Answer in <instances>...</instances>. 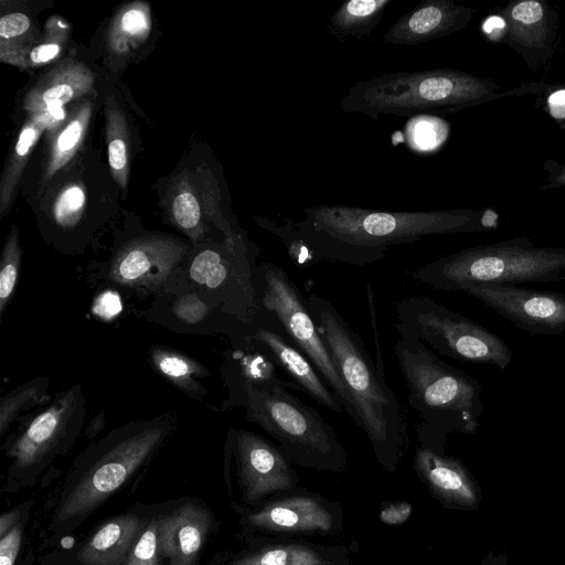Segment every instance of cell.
Masks as SVG:
<instances>
[{
	"mask_svg": "<svg viewBox=\"0 0 565 565\" xmlns=\"http://www.w3.org/2000/svg\"><path fill=\"white\" fill-rule=\"evenodd\" d=\"M565 186V164H555L548 169V177L546 182L541 186V190L556 189Z\"/></svg>",
	"mask_w": 565,
	"mask_h": 565,
	"instance_id": "cell-43",
	"label": "cell"
},
{
	"mask_svg": "<svg viewBox=\"0 0 565 565\" xmlns=\"http://www.w3.org/2000/svg\"><path fill=\"white\" fill-rule=\"evenodd\" d=\"M86 195L78 184L66 186L55 200L53 217L55 223L63 228L75 226L84 210Z\"/></svg>",
	"mask_w": 565,
	"mask_h": 565,
	"instance_id": "cell-34",
	"label": "cell"
},
{
	"mask_svg": "<svg viewBox=\"0 0 565 565\" xmlns=\"http://www.w3.org/2000/svg\"><path fill=\"white\" fill-rule=\"evenodd\" d=\"M565 271L564 247H536L529 237L465 248L408 270L416 282L445 291L486 284L551 282Z\"/></svg>",
	"mask_w": 565,
	"mask_h": 565,
	"instance_id": "cell-6",
	"label": "cell"
},
{
	"mask_svg": "<svg viewBox=\"0 0 565 565\" xmlns=\"http://www.w3.org/2000/svg\"><path fill=\"white\" fill-rule=\"evenodd\" d=\"M212 523L211 513L194 503L182 504L160 518L161 556L168 557L170 565H195Z\"/></svg>",
	"mask_w": 565,
	"mask_h": 565,
	"instance_id": "cell-20",
	"label": "cell"
},
{
	"mask_svg": "<svg viewBox=\"0 0 565 565\" xmlns=\"http://www.w3.org/2000/svg\"><path fill=\"white\" fill-rule=\"evenodd\" d=\"M178 415L129 422L92 444L76 460L72 486L56 510L55 523L78 521L113 495L177 429Z\"/></svg>",
	"mask_w": 565,
	"mask_h": 565,
	"instance_id": "cell-4",
	"label": "cell"
},
{
	"mask_svg": "<svg viewBox=\"0 0 565 565\" xmlns=\"http://www.w3.org/2000/svg\"><path fill=\"white\" fill-rule=\"evenodd\" d=\"M413 468L418 479L444 507L467 510L478 505V484L457 458L418 446L414 452Z\"/></svg>",
	"mask_w": 565,
	"mask_h": 565,
	"instance_id": "cell-16",
	"label": "cell"
},
{
	"mask_svg": "<svg viewBox=\"0 0 565 565\" xmlns=\"http://www.w3.org/2000/svg\"><path fill=\"white\" fill-rule=\"evenodd\" d=\"M393 0H348L330 17V31L337 38L367 36Z\"/></svg>",
	"mask_w": 565,
	"mask_h": 565,
	"instance_id": "cell-26",
	"label": "cell"
},
{
	"mask_svg": "<svg viewBox=\"0 0 565 565\" xmlns=\"http://www.w3.org/2000/svg\"><path fill=\"white\" fill-rule=\"evenodd\" d=\"M90 117V103L84 102L77 107L68 121L53 140L44 172V180L52 178L62 169L79 148Z\"/></svg>",
	"mask_w": 565,
	"mask_h": 565,
	"instance_id": "cell-27",
	"label": "cell"
},
{
	"mask_svg": "<svg viewBox=\"0 0 565 565\" xmlns=\"http://www.w3.org/2000/svg\"><path fill=\"white\" fill-rule=\"evenodd\" d=\"M525 332H565V294L507 284L470 286L463 290Z\"/></svg>",
	"mask_w": 565,
	"mask_h": 565,
	"instance_id": "cell-13",
	"label": "cell"
},
{
	"mask_svg": "<svg viewBox=\"0 0 565 565\" xmlns=\"http://www.w3.org/2000/svg\"><path fill=\"white\" fill-rule=\"evenodd\" d=\"M120 111L110 108L108 111V162L116 181L125 188L128 178V145L126 126Z\"/></svg>",
	"mask_w": 565,
	"mask_h": 565,
	"instance_id": "cell-29",
	"label": "cell"
},
{
	"mask_svg": "<svg viewBox=\"0 0 565 565\" xmlns=\"http://www.w3.org/2000/svg\"><path fill=\"white\" fill-rule=\"evenodd\" d=\"M250 548L228 565H355L344 545H328L308 540L254 539Z\"/></svg>",
	"mask_w": 565,
	"mask_h": 565,
	"instance_id": "cell-19",
	"label": "cell"
},
{
	"mask_svg": "<svg viewBox=\"0 0 565 565\" xmlns=\"http://www.w3.org/2000/svg\"><path fill=\"white\" fill-rule=\"evenodd\" d=\"M174 316L182 322L195 324L203 321L211 311V307L192 292L179 297L172 307Z\"/></svg>",
	"mask_w": 565,
	"mask_h": 565,
	"instance_id": "cell-36",
	"label": "cell"
},
{
	"mask_svg": "<svg viewBox=\"0 0 565 565\" xmlns=\"http://www.w3.org/2000/svg\"><path fill=\"white\" fill-rule=\"evenodd\" d=\"M31 26L30 18L22 12H10L0 19L1 42L17 39L25 34Z\"/></svg>",
	"mask_w": 565,
	"mask_h": 565,
	"instance_id": "cell-37",
	"label": "cell"
},
{
	"mask_svg": "<svg viewBox=\"0 0 565 565\" xmlns=\"http://www.w3.org/2000/svg\"><path fill=\"white\" fill-rule=\"evenodd\" d=\"M412 512L413 505L407 501L383 502L379 519L386 525H399L408 520Z\"/></svg>",
	"mask_w": 565,
	"mask_h": 565,
	"instance_id": "cell-38",
	"label": "cell"
},
{
	"mask_svg": "<svg viewBox=\"0 0 565 565\" xmlns=\"http://www.w3.org/2000/svg\"><path fill=\"white\" fill-rule=\"evenodd\" d=\"M171 213L175 224L193 239L202 234L201 207L194 193L183 186L173 198Z\"/></svg>",
	"mask_w": 565,
	"mask_h": 565,
	"instance_id": "cell-32",
	"label": "cell"
},
{
	"mask_svg": "<svg viewBox=\"0 0 565 565\" xmlns=\"http://www.w3.org/2000/svg\"><path fill=\"white\" fill-rule=\"evenodd\" d=\"M49 387L44 376L31 380L10 391L0 398V436L22 411H26L42 401Z\"/></svg>",
	"mask_w": 565,
	"mask_h": 565,
	"instance_id": "cell-28",
	"label": "cell"
},
{
	"mask_svg": "<svg viewBox=\"0 0 565 565\" xmlns=\"http://www.w3.org/2000/svg\"><path fill=\"white\" fill-rule=\"evenodd\" d=\"M242 524L254 539H338L344 519L338 501L301 487L256 507H245Z\"/></svg>",
	"mask_w": 565,
	"mask_h": 565,
	"instance_id": "cell-11",
	"label": "cell"
},
{
	"mask_svg": "<svg viewBox=\"0 0 565 565\" xmlns=\"http://www.w3.org/2000/svg\"><path fill=\"white\" fill-rule=\"evenodd\" d=\"M62 45L58 41H49L34 46L29 54L33 65H41L54 60L61 52Z\"/></svg>",
	"mask_w": 565,
	"mask_h": 565,
	"instance_id": "cell-40",
	"label": "cell"
},
{
	"mask_svg": "<svg viewBox=\"0 0 565 565\" xmlns=\"http://www.w3.org/2000/svg\"><path fill=\"white\" fill-rule=\"evenodd\" d=\"M547 111L551 117L565 130V89H557L546 98Z\"/></svg>",
	"mask_w": 565,
	"mask_h": 565,
	"instance_id": "cell-41",
	"label": "cell"
},
{
	"mask_svg": "<svg viewBox=\"0 0 565 565\" xmlns=\"http://www.w3.org/2000/svg\"><path fill=\"white\" fill-rule=\"evenodd\" d=\"M21 264L19 230L12 226L7 236L0 260V321L17 287Z\"/></svg>",
	"mask_w": 565,
	"mask_h": 565,
	"instance_id": "cell-30",
	"label": "cell"
},
{
	"mask_svg": "<svg viewBox=\"0 0 565 565\" xmlns=\"http://www.w3.org/2000/svg\"><path fill=\"white\" fill-rule=\"evenodd\" d=\"M233 379V404L243 405L245 388L252 386L279 385L286 388L299 387L290 380L278 373V367L271 356L258 343L249 340L231 354Z\"/></svg>",
	"mask_w": 565,
	"mask_h": 565,
	"instance_id": "cell-23",
	"label": "cell"
},
{
	"mask_svg": "<svg viewBox=\"0 0 565 565\" xmlns=\"http://www.w3.org/2000/svg\"><path fill=\"white\" fill-rule=\"evenodd\" d=\"M243 405L247 420L277 440L292 465L337 473L349 470L347 452L333 427L288 388L249 385Z\"/></svg>",
	"mask_w": 565,
	"mask_h": 565,
	"instance_id": "cell-7",
	"label": "cell"
},
{
	"mask_svg": "<svg viewBox=\"0 0 565 565\" xmlns=\"http://www.w3.org/2000/svg\"><path fill=\"white\" fill-rule=\"evenodd\" d=\"M94 76L82 63L64 61L45 74L24 97L29 115L50 114L60 122L65 117L64 105L93 87Z\"/></svg>",
	"mask_w": 565,
	"mask_h": 565,
	"instance_id": "cell-21",
	"label": "cell"
},
{
	"mask_svg": "<svg viewBox=\"0 0 565 565\" xmlns=\"http://www.w3.org/2000/svg\"><path fill=\"white\" fill-rule=\"evenodd\" d=\"M21 541L22 527L20 523L0 537V565H14L20 552Z\"/></svg>",
	"mask_w": 565,
	"mask_h": 565,
	"instance_id": "cell-39",
	"label": "cell"
},
{
	"mask_svg": "<svg viewBox=\"0 0 565 565\" xmlns=\"http://www.w3.org/2000/svg\"><path fill=\"white\" fill-rule=\"evenodd\" d=\"M142 529V521L136 514L115 516L85 542L77 559L83 565H122Z\"/></svg>",
	"mask_w": 565,
	"mask_h": 565,
	"instance_id": "cell-22",
	"label": "cell"
},
{
	"mask_svg": "<svg viewBox=\"0 0 565 565\" xmlns=\"http://www.w3.org/2000/svg\"><path fill=\"white\" fill-rule=\"evenodd\" d=\"M303 215L300 221L286 222L318 262L354 266L380 262L391 246L425 236L477 233L497 226L490 212L475 210L392 212L324 204L303 209Z\"/></svg>",
	"mask_w": 565,
	"mask_h": 565,
	"instance_id": "cell-1",
	"label": "cell"
},
{
	"mask_svg": "<svg viewBox=\"0 0 565 565\" xmlns=\"http://www.w3.org/2000/svg\"><path fill=\"white\" fill-rule=\"evenodd\" d=\"M394 353L407 388V398L419 416V446L445 452L448 434H475L483 411L481 386L469 374L438 358L417 340L399 339Z\"/></svg>",
	"mask_w": 565,
	"mask_h": 565,
	"instance_id": "cell-3",
	"label": "cell"
},
{
	"mask_svg": "<svg viewBox=\"0 0 565 565\" xmlns=\"http://www.w3.org/2000/svg\"><path fill=\"white\" fill-rule=\"evenodd\" d=\"M54 124H60V121L54 116L43 113L31 116L21 129L1 181L0 212L2 215L11 204L14 189L32 147L42 131Z\"/></svg>",
	"mask_w": 565,
	"mask_h": 565,
	"instance_id": "cell-25",
	"label": "cell"
},
{
	"mask_svg": "<svg viewBox=\"0 0 565 565\" xmlns=\"http://www.w3.org/2000/svg\"><path fill=\"white\" fill-rule=\"evenodd\" d=\"M118 34L127 39H141L146 36L150 28V19L147 9L131 7L126 9L117 23Z\"/></svg>",
	"mask_w": 565,
	"mask_h": 565,
	"instance_id": "cell-35",
	"label": "cell"
},
{
	"mask_svg": "<svg viewBox=\"0 0 565 565\" xmlns=\"http://www.w3.org/2000/svg\"><path fill=\"white\" fill-rule=\"evenodd\" d=\"M149 360L153 369L172 385L192 399L202 401L206 391L196 377L209 374L204 365L179 351L162 345L150 348Z\"/></svg>",
	"mask_w": 565,
	"mask_h": 565,
	"instance_id": "cell-24",
	"label": "cell"
},
{
	"mask_svg": "<svg viewBox=\"0 0 565 565\" xmlns=\"http://www.w3.org/2000/svg\"><path fill=\"white\" fill-rule=\"evenodd\" d=\"M482 565H507L505 557L499 556L492 559H487Z\"/></svg>",
	"mask_w": 565,
	"mask_h": 565,
	"instance_id": "cell-46",
	"label": "cell"
},
{
	"mask_svg": "<svg viewBox=\"0 0 565 565\" xmlns=\"http://www.w3.org/2000/svg\"><path fill=\"white\" fill-rule=\"evenodd\" d=\"M498 84L452 68L396 72L356 82L340 102V109L364 114L418 116L448 114L490 100Z\"/></svg>",
	"mask_w": 565,
	"mask_h": 565,
	"instance_id": "cell-5",
	"label": "cell"
},
{
	"mask_svg": "<svg viewBox=\"0 0 565 565\" xmlns=\"http://www.w3.org/2000/svg\"><path fill=\"white\" fill-rule=\"evenodd\" d=\"M318 331L348 390L358 424L369 438L379 465L394 472L409 448L405 408L382 372L339 310L319 295L307 297Z\"/></svg>",
	"mask_w": 565,
	"mask_h": 565,
	"instance_id": "cell-2",
	"label": "cell"
},
{
	"mask_svg": "<svg viewBox=\"0 0 565 565\" xmlns=\"http://www.w3.org/2000/svg\"><path fill=\"white\" fill-rule=\"evenodd\" d=\"M256 220L259 226L280 238L295 265L306 268L319 263L310 247L292 231L286 220L280 224L264 217Z\"/></svg>",
	"mask_w": 565,
	"mask_h": 565,
	"instance_id": "cell-31",
	"label": "cell"
},
{
	"mask_svg": "<svg viewBox=\"0 0 565 565\" xmlns=\"http://www.w3.org/2000/svg\"><path fill=\"white\" fill-rule=\"evenodd\" d=\"M159 519H152L142 529L122 565H159Z\"/></svg>",
	"mask_w": 565,
	"mask_h": 565,
	"instance_id": "cell-33",
	"label": "cell"
},
{
	"mask_svg": "<svg viewBox=\"0 0 565 565\" xmlns=\"http://www.w3.org/2000/svg\"><path fill=\"white\" fill-rule=\"evenodd\" d=\"M473 10L452 0H424L401 17L384 34L386 44L418 45L463 29Z\"/></svg>",
	"mask_w": 565,
	"mask_h": 565,
	"instance_id": "cell-17",
	"label": "cell"
},
{
	"mask_svg": "<svg viewBox=\"0 0 565 565\" xmlns=\"http://www.w3.org/2000/svg\"><path fill=\"white\" fill-rule=\"evenodd\" d=\"M120 309L119 300L116 295L107 294L100 297L96 305V311L98 315L109 318L118 312Z\"/></svg>",
	"mask_w": 565,
	"mask_h": 565,
	"instance_id": "cell-42",
	"label": "cell"
},
{
	"mask_svg": "<svg viewBox=\"0 0 565 565\" xmlns=\"http://www.w3.org/2000/svg\"><path fill=\"white\" fill-rule=\"evenodd\" d=\"M249 340L266 350L277 367L299 387V391L330 411L338 414L344 412L312 362L288 339L281 327H260Z\"/></svg>",
	"mask_w": 565,
	"mask_h": 565,
	"instance_id": "cell-18",
	"label": "cell"
},
{
	"mask_svg": "<svg viewBox=\"0 0 565 565\" xmlns=\"http://www.w3.org/2000/svg\"><path fill=\"white\" fill-rule=\"evenodd\" d=\"M227 447L235 459L243 504L256 507L299 488V478L281 448L254 431L232 428Z\"/></svg>",
	"mask_w": 565,
	"mask_h": 565,
	"instance_id": "cell-12",
	"label": "cell"
},
{
	"mask_svg": "<svg viewBox=\"0 0 565 565\" xmlns=\"http://www.w3.org/2000/svg\"><path fill=\"white\" fill-rule=\"evenodd\" d=\"M507 33L505 41L525 61L537 68L552 55L557 14L541 0L509 2L502 11Z\"/></svg>",
	"mask_w": 565,
	"mask_h": 565,
	"instance_id": "cell-15",
	"label": "cell"
},
{
	"mask_svg": "<svg viewBox=\"0 0 565 565\" xmlns=\"http://www.w3.org/2000/svg\"><path fill=\"white\" fill-rule=\"evenodd\" d=\"M85 413L86 399L79 384L57 393L7 447L9 472L17 478L35 476L54 457L64 455L78 437Z\"/></svg>",
	"mask_w": 565,
	"mask_h": 565,
	"instance_id": "cell-10",
	"label": "cell"
},
{
	"mask_svg": "<svg viewBox=\"0 0 565 565\" xmlns=\"http://www.w3.org/2000/svg\"><path fill=\"white\" fill-rule=\"evenodd\" d=\"M394 328L402 339L429 344L451 359L500 370L513 361L502 338L425 296L405 297L396 303Z\"/></svg>",
	"mask_w": 565,
	"mask_h": 565,
	"instance_id": "cell-8",
	"label": "cell"
},
{
	"mask_svg": "<svg viewBox=\"0 0 565 565\" xmlns=\"http://www.w3.org/2000/svg\"><path fill=\"white\" fill-rule=\"evenodd\" d=\"M19 519L20 511L18 509L3 513L0 518V537L11 531L19 523Z\"/></svg>",
	"mask_w": 565,
	"mask_h": 565,
	"instance_id": "cell-44",
	"label": "cell"
},
{
	"mask_svg": "<svg viewBox=\"0 0 565 565\" xmlns=\"http://www.w3.org/2000/svg\"><path fill=\"white\" fill-rule=\"evenodd\" d=\"M189 246L173 237L149 235L124 245L113 258L107 280L131 289L159 290L180 265Z\"/></svg>",
	"mask_w": 565,
	"mask_h": 565,
	"instance_id": "cell-14",
	"label": "cell"
},
{
	"mask_svg": "<svg viewBox=\"0 0 565 565\" xmlns=\"http://www.w3.org/2000/svg\"><path fill=\"white\" fill-rule=\"evenodd\" d=\"M259 268L263 278L264 308L277 318L288 339L312 362L338 397L344 412L356 425L358 415L352 398L318 331L307 298L282 267L265 262L259 265Z\"/></svg>",
	"mask_w": 565,
	"mask_h": 565,
	"instance_id": "cell-9",
	"label": "cell"
},
{
	"mask_svg": "<svg viewBox=\"0 0 565 565\" xmlns=\"http://www.w3.org/2000/svg\"><path fill=\"white\" fill-rule=\"evenodd\" d=\"M106 427V417L105 412H100L96 414L92 420L89 422L87 428L84 431V435L93 438L102 433Z\"/></svg>",
	"mask_w": 565,
	"mask_h": 565,
	"instance_id": "cell-45",
	"label": "cell"
}]
</instances>
